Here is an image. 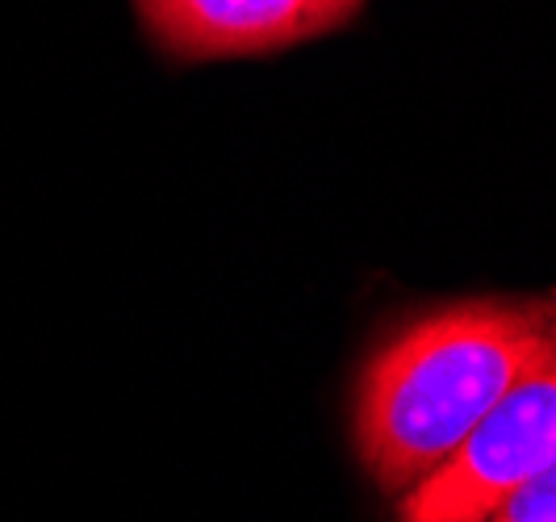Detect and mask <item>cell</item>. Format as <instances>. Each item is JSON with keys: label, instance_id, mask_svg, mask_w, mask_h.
<instances>
[{"label": "cell", "instance_id": "277c9868", "mask_svg": "<svg viewBox=\"0 0 556 522\" xmlns=\"http://www.w3.org/2000/svg\"><path fill=\"white\" fill-rule=\"evenodd\" d=\"M485 522H556V464L515 489Z\"/></svg>", "mask_w": 556, "mask_h": 522}, {"label": "cell", "instance_id": "3957f363", "mask_svg": "<svg viewBox=\"0 0 556 522\" xmlns=\"http://www.w3.org/2000/svg\"><path fill=\"white\" fill-rule=\"evenodd\" d=\"M172 59H243L285 51L352 22L364 0H135Z\"/></svg>", "mask_w": 556, "mask_h": 522}, {"label": "cell", "instance_id": "7a4b0ae2", "mask_svg": "<svg viewBox=\"0 0 556 522\" xmlns=\"http://www.w3.org/2000/svg\"><path fill=\"white\" fill-rule=\"evenodd\" d=\"M556 464V356L481 418L460 451L397 497L393 522H485Z\"/></svg>", "mask_w": 556, "mask_h": 522}, {"label": "cell", "instance_id": "6da1fadb", "mask_svg": "<svg viewBox=\"0 0 556 522\" xmlns=\"http://www.w3.org/2000/svg\"><path fill=\"white\" fill-rule=\"evenodd\" d=\"M553 356L556 293L444 302L386 330L352 393V443L368 481L393 497L415 489Z\"/></svg>", "mask_w": 556, "mask_h": 522}]
</instances>
